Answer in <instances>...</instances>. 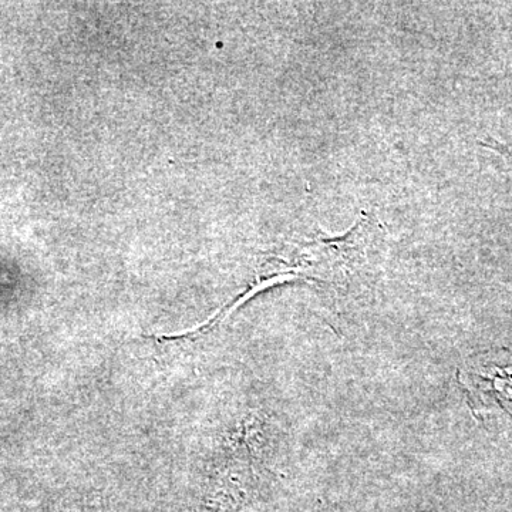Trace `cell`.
Wrapping results in <instances>:
<instances>
[{
  "mask_svg": "<svg viewBox=\"0 0 512 512\" xmlns=\"http://www.w3.org/2000/svg\"><path fill=\"white\" fill-rule=\"evenodd\" d=\"M460 377L480 412L507 414L512 419V356H478Z\"/></svg>",
  "mask_w": 512,
  "mask_h": 512,
  "instance_id": "obj_1",
  "label": "cell"
},
{
  "mask_svg": "<svg viewBox=\"0 0 512 512\" xmlns=\"http://www.w3.org/2000/svg\"><path fill=\"white\" fill-rule=\"evenodd\" d=\"M82 512H104L101 510H94V508L84 507Z\"/></svg>",
  "mask_w": 512,
  "mask_h": 512,
  "instance_id": "obj_2",
  "label": "cell"
}]
</instances>
